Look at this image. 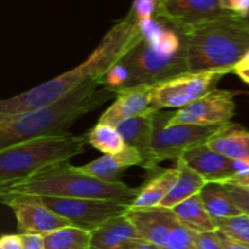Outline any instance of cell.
I'll return each instance as SVG.
<instances>
[{
	"mask_svg": "<svg viewBox=\"0 0 249 249\" xmlns=\"http://www.w3.org/2000/svg\"><path fill=\"white\" fill-rule=\"evenodd\" d=\"M175 162H177L175 167L179 173L177 184L174 185L167 198L160 206L169 209H173L178 204L191 198L195 195H198L203 190V187L208 184L207 180L201 174H198L196 170L192 169L182 157H180Z\"/></svg>",
	"mask_w": 249,
	"mask_h": 249,
	"instance_id": "44dd1931",
	"label": "cell"
},
{
	"mask_svg": "<svg viewBox=\"0 0 249 249\" xmlns=\"http://www.w3.org/2000/svg\"><path fill=\"white\" fill-rule=\"evenodd\" d=\"M233 18H235V21L237 22L238 24H241L243 28L247 29V31L249 32V14L247 15V16H243V17L235 16V15H233Z\"/></svg>",
	"mask_w": 249,
	"mask_h": 249,
	"instance_id": "8d00e7d4",
	"label": "cell"
},
{
	"mask_svg": "<svg viewBox=\"0 0 249 249\" xmlns=\"http://www.w3.org/2000/svg\"><path fill=\"white\" fill-rule=\"evenodd\" d=\"M231 70L206 72H185L170 79L152 85V108H182L216 89L221 79Z\"/></svg>",
	"mask_w": 249,
	"mask_h": 249,
	"instance_id": "ba28073f",
	"label": "cell"
},
{
	"mask_svg": "<svg viewBox=\"0 0 249 249\" xmlns=\"http://www.w3.org/2000/svg\"><path fill=\"white\" fill-rule=\"evenodd\" d=\"M141 237L160 249L164 248L173 226L178 221L173 209L164 207L152 208H129L126 213Z\"/></svg>",
	"mask_w": 249,
	"mask_h": 249,
	"instance_id": "5bb4252c",
	"label": "cell"
},
{
	"mask_svg": "<svg viewBox=\"0 0 249 249\" xmlns=\"http://www.w3.org/2000/svg\"><path fill=\"white\" fill-rule=\"evenodd\" d=\"M140 187H130L124 182H106L73 167L70 162L44 168L31 177L0 186V196L31 195L39 197L87 198L114 201L131 204Z\"/></svg>",
	"mask_w": 249,
	"mask_h": 249,
	"instance_id": "277c9868",
	"label": "cell"
},
{
	"mask_svg": "<svg viewBox=\"0 0 249 249\" xmlns=\"http://www.w3.org/2000/svg\"><path fill=\"white\" fill-rule=\"evenodd\" d=\"M23 249H45V242H44V236L40 235H21Z\"/></svg>",
	"mask_w": 249,
	"mask_h": 249,
	"instance_id": "d6a6232c",
	"label": "cell"
},
{
	"mask_svg": "<svg viewBox=\"0 0 249 249\" xmlns=\"http://www.w3.org/2000/svg\"><path fill=\"white\" fill-rule=\"evenodd\" d=\"M116 97L117 91L91 80L38 109L0 116V150L32 139L68 134L78 119Z\"/></svg>",
	"mask_w": 249,
	"mask_h": 249,
	"instance_id": "7a4b0ae2",
	"label": "cell"
},
{
	"mask_svg": "<svg viewBox=\"0 0 249 249\" xmlns=\"http://www.w3.org/2000/svg\"><path fill=\"white\" fill-rule=\"evenodd\" d=\"M44 203L70 221L71 226L82 230H97L109 220L128 213L130 204L114 201L87 198H61V197H41Z\"/></svg>",
	"mask_w": 249,
	"mask_h": 249,
	"instance_id": "9c48e42d",
	"label": "cell"
},
{
	"mask_svg": "<svg viewBox=\"0 0 249 249\" xmlns=\"http://www.w3.org/2000/svg\"><path fill=\"white\" fill-rule=\"evenodd\" d=\"M226 184H236V185H241V186H248L249 187V173L247 175L242 178H238V179L232 180L230 182H226Z\"/></svg>",
	"mask_w": 249,
	"mask_h": 249,
	"instance_id": "74e56055",
	"label": "cell"
},
{
	"mask_svg": "<svg viewBox=\"0 0 249 249\" xmlns=\"http://www.w3.org/2000/svg\"><path fill=\"white\" fill-rule=\"evenodd\" d=\"M233 73L238 75L242 82L249 84V51L246 53L245 57L236 65V67L233 68Z\"/></svg>",
	"mask_w": 249,
	"mask_h": 249,
	"instance_id": "e575fe53",
	"label": "cell"
},
{
	"mask_svg": "<svg viewBox=\"0 0 249 249\" xmlns=\"http://www.w3.org/2000/svg\"><path fill=\"white\" fill-rule=\"evenodd\" d=\"M135 249H160V248L157 247L156 245H153V243L147 242V241H142V242H140L138 246H136Z\"/></svg>",
	"mask_w": 249,
	"mask_h": 249,
	"instance_id": "f35d334b",
	"label": "cell"
},
{
	"mask_svg": "<svg viewBox=\"0 0 249 249\" xmlns=\"http://www.w3.org/2000/svg\"><path fill=\"white\" fill-rule=\"evenodd\" d=\"M0 249H23L22 237L19 233L4 235L0 240Z\"/></svg>",
	"mask_w": 249,
	"mask_h": 249,
	"instance_id": "836d02e7",
	"label": "cell"
},
{
	"mask_svg": "<svg viewBox=\"0 0 249 249\" xmlns=\"http://www.w3.org/2000/svg\"><path fill=\"white\" fill-rule=\"evenodd\" d=\"M195 249H224L218 231L212 232H195Z\"/></svg>",
	"mask_w": 249,
	"mask_h": 249,
	"instance_id": "f546056e",
	"label": "cell"
},
{
	"mask_svg": "<svg viewBox=\"0 0 249 249\" xmlns=\"http://www.w3.org/2000/svg\"><path fill=\"white\" fill-rule=\"evenodd\" d=\"M215 224L218 231L224 235L249 246V215L247 214L220 219L216 220Z\"/></svg>",
	"mask_w": 249,
	"mask_h": 249,
	"instance_id": "484cf974",
	"label": "cell"
},
{
	"mask_svg": "<svg viewBox=\"0 0 249 249\" xmlns=\"http://www.w3.org/2000/svg\"><path fill=\"white\" fill-rule=\"evenodd\" d=\"M194 236V231L178 220L173 226L163 249H195Z\"/></svg>",
	"mask_w": 249,
	"mask_h": 249,
	"instance_id": "4316f807",
	"label": "cell"
},
{
	"mask_svg": "<svg viewBox=\"0 0 249 249\" xmlns=\"http://www.w3.org/2000/svg\"><path fill=\"white\" fill-rule=\"evenodd\" d=\"M88 138L90 145L105 155H117L126 147L118 129L109 124L97 123L89 131Z\"/></svg>",
	"mask_w": 249,
	"mask_h": 249,
	"instance_id": "d4e9b609",
	"label": "cell"
},
{
	"mask_svg": "<svg viewBox=\"0 0 249 249\" xmlns=\"http://www.w3.org/2000/svg\"><path fill=\"white\" fill-rule=\"evenodd\" d=\"M88 143V134L68 133L32 139L0 150V186L21 181L44 168L68 162L84 152Z\"/></svg>",
	"mask_w": 249,
	"mask_h": 249,
	"instance_id": "8992f818",
	"label": "cell"
},
{
	"mask_svg": "<svg viewBox=\"0 0 249 249\" xmlns=\"http://www.w3.org/2000/svg\"><path fill=\"white\" fill-rule=\"evenodd\" d=\"M212 151L231 160L249 163V130L235 123L221 126L206 143Z\"/></svg>",
	"mask_w": 249,
	"mask_h": 249,
	"instance_id": "ac0fdd59",
	"label": "cell"
},
{
	"mask_svg": "<svg viewBox=\"0 0 249 249\" xmlns=\"http://www.w3.org/2000/svg\"><path fill=\"white\" fill-rule=\"evenodd\" d=\"M172 112H153V136L151 158L146 170H158V164L167 160H179L189 150L203 145L221 126L168 125Z\"/></svg>",
	"mask_w": 249,
	"mask_h": 249,
	"instance_id": "52a82bcc",
	"label": "cell"
},
{
	"mask_svg": "<svg viewBox=\"0 0 249 249\" xmlns=\"http://www.w3.org/2000/svg\"><path fill=\"white\" fill-rule=\"evenodd\" d=\"M178 175L179 173L177 167L163 169L158 174L153 175L143 186L140 187V192L130 204L131 208L160 207L177 184Z\"/></svg>",
	"mask_w": 249,
	"mask_h": 249,
	"instance_id": "ffe728a7",
	"label": "cell"
},
{
	"mask_svg": "<svg viewBox=\"0 0 249 249\" xmlns=\"http://www.w3.org/2000/svg\"><path fill=\"white\" fill-rule=\"evenodd\" d=\"M141 36L142 33L139 21L130 9L124 18L117 22L105 34L84 62L38 87L0 101V116H14L34 111L61 99L85 83L101 80L140 41Z\"/></svg>",
	"mask_w": 249,
	"mask_h": 249,
	"instance_id": "6da1fadb",
	"label": "cell"
},
{
	"mask_svg": "<svg viewBox=\"0 0 249 249\" xmlns=\"http://www.w3.org/2000/svg\"><path fill=\"white\" fill-rule=\"evenodd\" d=\"M236 92L214 89L206 96L174 112L168 125L221 126L231 123L236 112Z\"/></svg>",
	"mask_w": 249,
	"mask_h": 249,
	"instance_id": "30bf717a",
	"label": "cell"
},
{
	"mask_svg": "<svg viewBox=\"0 0 249 249\" xmlns=\"http://www.w3.org/2000/svg\"><path fill=\"white\" fill-rule=\"evenodd\" d=\"M199 196L214 221L243 214L223 184L209 182L199 192Z\"/></svg>",
	"mask_w": 249,
	"mask_h": 249,
	"instance_id": "603a6c76",
	"label": "cell"
},
{
	"mask_svg": "<svg viewBox=\"0 0 249 249\" xmlns=\"http://www.w3.org/2000/svg\"><path fill=\"white\" fill-rule=\"evenodd\" d=\"M142 116L126 119L116 126L121 133L124 142L129 147H133L141 153L143 158V169H146L151 158V147H152L153 136V112Z\"/></svg>",
	"mask_w": 249,
	"mask_h": 249,
	"instance_id": "d6986e66",
	"label": "cell"
},
{
	"mask_svg": "<svg viewBox=\"0 0 249 249\" xmlns=\"http://www.w3.org/2000/svg\"><path fill=\"white\" fill-rule=\"evenodd\" d=\"M92 235L74 226H66L44 236L45 249H91Z\"/></svg>",
	"mask_w": 249,
	"mask_h": 249,
	"instance_id": "cb8c5ba5",
	"label": "cell"
},
{
	"mask_svg": "<svg viewBox=\"0 0 249 249\" xmlns=\"http://www.w3.org/2000/svg\"><path fill=\"white\" fill-rule=\"evenodd\" d=\"M0 197L2 204L14 212L19 235L32 233L46 236L53 231L71 226L70 221L51 211L41 197L31 195H7Z\"/></svg>",
	"mask_w": 249,
	"mask_h": 249,
	"instance_id": "7c38bea8",
	"label": "cell"
},
{
	"mask_svg": "<svg viewBox=\"0 0 249 249\" xmlns=\"http://www.w3.org/2000/svg\"><path fill=\"white\" fill-rule=\"evenodd\" d=\"M158 4H160V0H134L131 10L139 21L153 18L157 11Z\"/></svg>",
	"mask_w": 249,
	"mask_h": 249,
	"instance_id": "4dcf8cb0",
	"label": "cell"
},
{
	"mask_svg": "<svg viewBox=\"0 0 249 249\" xmlns=\"http://www.w3.org/2000/svg\"><path fill=\"white\" fill-rule=\"evenodd\" d=\"M131 167H143V158L138 150L126 146L117 155H104L102 157L79 167L87 174L106 182H121V177Z\"/></svg>",
	"mask_w": 249,
	"mask_h": 249,
	"instance_id": "e0dca14e",
	"label": "cell"
},
{
	"mask_svg": "<svg viewBox=\"0 0 249 249\" xmlns=\"http://www.w3.org/2000/svg\"><path fill=\"white\" fill-rule=\"evenodd\" d=\"M152 85H139L117 92L113 104L101 114L97 123L117 126L122 122L152 111Z\"/></svg>",
	"mask_w": 249,
	"mask_h": 249,
	"instance_id": "9a60e30c",
	"label": "cell"
},
{
	"mask_svg": "<svg viewBox=\"0 0 249 249\" xmlns=\"http://www.w3.org/2000/svg\"><path fill=\"white\" fill-rule=\"evenodd\" d=\"M187 72L231 70L249 51V32L233 15L184 33Z\"/></svg>",
	"mask_w": 249,
	"mask_h": 249,
	"instance_id": "5b68a950",
	"label": "cell"
},
{
	"mask_svg": "<svg viewBox=\"0 0 249 249\" xmlns=\"http://www.w3.org/2000/svg\"><path fill=\"white\" fill-rule=\"evenodd\" d=\"M218 233L224 249H249V246L243 245V243L238 242V241H235L232 240V238L228 237V236L224 235L220 231H218Z\"/></svg>",
	"mask_w": 249,
	"mask_h": 249,
	"instance_id": "d590c367",
	"label": "cell"
},
{
	"mask_svg": "<svg viewBox=\"0 0 249 249\" xmlns=\"http://www.w3.org/2000/svg\"><path fill=\"white\" fill-rule=\"evenodd\" d=\"M91 235V249H135L145 241L126 214L112 219Z\"/></svg>",
	"mask_w": 249,
	"mask_h": 249,
	"instance_id": "2e32d148",
	"label": "cell"
},
{
	"mask_svg": "<svg viewBox=\"0 0 249 249\" xmlns=\"http://www.w3.org/2000/svg\"><path fill=\"white\" fill-rule=\"evenodd\" d=\"M139 26L140 41L119 61L129 72L124 89L155 85L187 72L184 34L156 17L140 19Z\"/></svg>",
	"mask_w": 249,
	"mask_h": 249,
	"instance_id": "3957f363",
	"label": "cell"
},
{
	"mask_svg": "<svg viewBox=\"0 0 249 249\" xmlns=\"http://www.w3.org/2000/svg\"><path fill=\"white\" fill-rule=\"evenodd\" d=\"M178 220L194 232L218 231L216 224L204 207L201 196L195 195L173 208Z\"/></svg>",
	"mask_w": 249,
	"mask_h": 249,
	"instance_id": "7402d4cb",
	"label": "cell"
},
{
	"mask_svg": "<svg viewBox=\"0 0 249 249\" xmlns=\"http://www.w3.org/2000/svg\"><path fill=\"white\" fill-rule=\"evenodd\" d=\"M206 143L189 150L182 158L192 169L201 174L208 184H226L248 174L249 163L225 157L212 151Z\"/></svg>",
	"mask_w": 249,
	"mask_h": 249,
	"instance_id": "4fadbf2b",
	"label": "cell"
},
{
	"mask_svg": "<svg viewBox=\"0 0 249 249\" xmlns=\"http://www.w3.org/2000/svg\"><path fill=\"white\" fill-rule=\"evenodd\" d=\"M129 82V72L123 63L118 62L104 75L100 84L107 87L108 89L114 90V91H121L126 87Z\"/></svg>",
	"mask_w": 249,
	"mask_h": 249,
	"instance_id": "83f0119b",
	"label": "cell"
},
{
	"mask_svg": "<svg viewBox=\"0 0 249 249\" xmlns=\"http://www.w3.org/2000/svg\"><path fill=\"white\" fill-rule=\"evenodd\" d=\"M231 15L221 7L220 0H160L155 17L184 34Z\"/></svg>",
	"mask_w": 249,
	"mask_h": 249,
	"instance_id": "8fae6325",
	"label": "cell"
},
{
	"mask_svg": "<svg viewBox=\"0 0 249 249\" xmlns=\"http://www.w3.org/2000/svg\"><path fill=\"white\" fill-rule=\"evenodd\" d=\"M243 214L249 215V187L236 184H223Z\"/></svg>",
	"mask_w": 249,
	"mask_h": 249,
	"instance_id": "f1b7e54d",
	"label": "cell"
},
{
	"mask_svg": "<svg viewBox=\"0 0 249 249\" xmlns=\"http://www.w3.org/2000/svg\"><path fill=\"white\" fill-rule=\"evenodd\" d=\"M220 5L235 16L243 17L249 14V0H220Z\"/></svg>",
	"mask_w": 249,
	"mask_h": 249,
	"instance_id": "1f68e13d",
	"label": "cell"
}]
</instances>
